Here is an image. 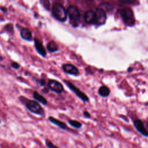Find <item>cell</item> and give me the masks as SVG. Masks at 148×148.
<instances>
[{"label":"cell","instance_id":"26","mask_svg":"<svg viewBox=\"0 0 148 148\" xmlns=\"http://www.w3.org/2000/svg\"><path fill=\"white\" fill-rule=\"evenodd\" d=\"M1 123V119H0V123Z\"/></svg>","mask_w":148,"mask_h":148},{"label":"cell","instance_id":"7","mask_svg":"<svg viewBox=\"0 0 148 148\" xmlns=\"http://www.w3.org/2000/svg\"><path fill=\"white\" fill-rule=\"evenodd\" d=\"M47 86L50 90L57 94H61L64 91V87L62 84L56 80H49Z\"/></svg>","mask_w":148,"mask_h":148},{"label":"cell","instance_id":"6","mask_svg":"<svg viewBox=\"0 0 148 148\" xmlns=\"http://www.w3.org/2000/svg\"><path fill=\"white\" fill-rule=\"evenodd\" d=\"M95 25H102L104 24L106 20V12L102 9L98 8L95 11Z\"/></svg>","mask_w":148,"mask_h":148},{"label":"cell","instance_id":"18","mask_svg":"<svg viewBox=\"0 0 148 148\" xmlns=\"http://www.w3.org/2000/svg\"><path fill=\"white\" fill-rule=\"evenodd\" d=\"M4 31L8 33L13 32V26L12 24H8L4 27Z\"/></svg>","mask_w":148,"mask_h":148},{"label":"cell","instance_id":"10","mask_svg":"<svg viewBox=\"0 0 148 148\" xmlns=\"http://www.w3.org/2000/svg\"><path fill=\"white\" fill-rule=\"evenodd\" d=\"M63 71L68 74L72 75H77L79 73L78 69L72 64H65L62 66Z\"/></svg>","mask_w":148,"mask_h":148},{"label":"cell","instance_id":"25","mask_svg":"<svg viewBox=\"0 0 148 148\" xmlns=\"http://www.w3.org/2000/svg\"><path fill=\"white\" fill-rule=\"evenodd\" d=\"M1 9L2 10H3V12H6V9L5 7H4L3 8H1Z\"/></svg>","mask_w":148,"mask_h":148},{"label":"cell","instance_id":"22","mask_svg":"<svg viewBox=\"0 0 148 148\" xmlns=\"http://www.w3.org/2000/svg\"><path fill=\"white\" fill-rule=\"evenodd\" d=\"M11 66H12V67L13 68L16 69H18V68H20V65H19L18 63H17L16 62H13L11 64Z\"/></svg>","mask_w":148,"mask_h":148},{"label":"cell","instance_id":"2","mask_svg":"<svg viewBox=\"0 0 148 148\" xmlns=\"http://www.w3.org/2000/svg\"><path fill=\"white\" fill-rule=\"evenodd\" d=\"M51 12L54 17L61 22H65L67 18V12L65 8L61 4L55 3L51 8Z\"/></svg>","mask_w":148,"mask_h":148},{"label":"cell","instance_id":"5","mask_svg":"<svg viewBox=\"0 0 148 148\" xmlns=\"http://www.w3.org/2000/svg\"><path fill=\"white\" fill-rule=\"evenodd\" d=\"M65 84L68 86V87L83 101L84 102H88L89 101L88 97L83 92L80 91L77 87H76L73 83L68 81H64Z\"/></svg>","mask_w":148,"mask_h":148},{"label":"cell","instance_id":"3","mask_svg":"<svg viewBox=\"0 0 148 148\" xmlns=\"http://www.w3.org/2000/svg\"><path fill=\"white\" fill-rule=\"evenodd\" d=\"M66 12L71 25L73 27H77L80 19V14L78 8L75 6H69L66 10Z\"/></svg>","mask_w":148,"mask_h":148},{"label":"cell","instance_id":"20","mask_svg":"<svg viewBox=\"0 0 148 148\" xmlns=\"http://www.w3.org/2000/svg\"><path fill=\"white\" fill-rule=\"evenodd\" d=\"M45 144H46V146L48 148H58V147H57V146L54 145L52 142L50 141L48 139L45 140Z\"/></svg>","mask_w":148,"mask_h":148},{"label":"cell","instance_id":"11","mask_svg":"<svg viewBox=\"0 0 148 148\" xmlns=\"http://www.w3.org/2000/svg\"><path fill=\"white\" fill-rule=\"evenodd\" d=\"M84 21L89 24H95V13L92 10L87 11L84 16Z\"/></svg>","mask_w":148,"mask_h":148},{"label":"cell","instance_id":"12","mask_svg":"<svg viewBox=\"0 0 148 148\" xmlns=\"http://www.w3.org/2000/svg\"><path fill=\"white\" fill-rule=\"evenodd\" d=\"M20 36L23 39L25 40L31 41L32 40V32L27 28H23L20 30Z\"/></svg>","mask_w":148,"mask_h":148},{"label":"cell","instance_id":"17","mask_svg":"<svg viewBox=\"0 0 148 148\" xmlns=\"http://www.w3.org/2000/svg\"><path fill=\"white\" fill-rule=\"evenodd\" d=\"M68 123L69 124V125H71L72 127H73L75 128H80L82 126V124L81 123L75 120H69Z\"/></svg>","mask_w":148,"mask_h":148},{"label":"cell","instance_id":"13","mask_svg":"<svg viewBox=\"0 0 148 148\" xmlns=\"http://www.w3.org/2000/svg\"><path fill=\"white\" fill-rule=\"evenodd\" d=\"M48 120L51 123L56 125V126H57L58 127L61 128V130H65L67 128V125L65 123H64V122H62V121L52 117V116L49 117Z\"/></svg>","mask_w":148,"mask_h":148},{"label":"cell","instance_id":"14","mask_svg":"<svg viewBox=\"0 0 148 148\" xmlns=\"http://www.w3.org/2000/svg\"><path fill=\"white\" fill-rule=\"evenodd\" d=\"M32 97L33 98L39 103H40L44 105H46L47 104V99L41 94H40L38 92L35 91L32 93Z\"/></svg>","mask_w":148,"mask_h":148},{"label":"cell","instance_id":"21","mask_svg":"<svg viewBox=\"0 0 148 148\" xmlns=\"http://www.w3.org/2000/svg\"><path fill=\"white\" fill-rule=\"evenodd\" d=\"M120 2L123 3H126V4H132L134 3V2L136 0H119Z\"/></svg>","mask_w":148,"mask_h":148},{"label":"cell","instance_id":"8","mask_svg":"<svg viewBox=\"0 0 148 148\" xmlns=\"http://www.w3.org/2000/svg\"><path fill=\"white\" fill-rule=\"evenodd\" d=\"M134 125L136 130L142 135L145 136H148V132L146 130L143 121L140 119L135 120L134 121Z\"/></svg>","mask_w":148,"mask_h":148},{"label":"cell","instance_id":"1","mask_svg":"<svg viewBox=\"0 0 148 148\" xmlns=\"http://www.w3.org/2000/svg\"><path fill=\"white\" fill-rule=\"evenodd\" d=\"M19 99L24 103L26 108L31 113L40 116H44L45 115L44 109L37 101L27 99L22 96L19 97Z\"/></svg>","mask_w":148,"mask_h":148},{"label":"cell","instance_id":"4","mask_svg":"<svg viewBox=\"0 0 148 148\" xmlns=\"http://www.w3.org/2000/svg\"><path fill=\"white\" fill-rule=\"evenodd\" d=\"M120 14L124 23L128 26H133L135 23L134 13L129 8H123L120 10Z\"/></svg>","mask_w":148,"mask_h":148},{"label":"cell","instance_id":"19","mask_svg":"<svg viewBox=\"0 0 148 148\" xmlns=\"http://www.w3.org/2000/svg\"><path fill=\"white\" fill-rule=\"evenodd\" d=\"M41 4L42 5V6L47 10H50V2L49 0H40Z\"/></svg>","mask_w":148,"mask_h":148},{"label":"cell","instance_id":"23","mask_svg":"<svg viewBox=\"0 0 148 148\" xmlns=\"http://www.w3.org/2000/svg\"><path fill=\"white\" fill-rule=\"evenodd\" d=\"M38 82L41 86H45L46 84V82L44 79H40V80H39Z\"/></svg>","mask_w":148,"mask_h":148},{"label":"cell","instance_id":"15","mask_svg":"<svg viewBox=\"0 0 148 148\" xmlns=\"http://www.w3.org/2000/svg\"><path fill=\"white\" fill-rule=\"evenodd\" d=\"M47 49L50 53H54L58 50V46L54 41L51 40L47 44Z\"/></svg>","mask_w":148,"mask_h":148},{"label":"cell","instance_id":"16","mask_svg":"<svg viewBox=\"0 0 148 148\" xmlns=\"http://www.w3.org/2000/svg\"><path fill=\"white\" fill-rule=\"evenodd\" d=\"M98 94L101 97H106L109 96L110 94V90L108 87H106L105 86H102L99 88Z\"/></svg>","mask_w":148,"mask_h":148},{"label":"cell","instance_id":"9","mask_svg":"<svg viewBox=\"0 0 148 148\" xmlns=\"http://www.w3.org/2000/svg\"><path fill=\"white\" fill-rule=\"evenodd\" d=\"M34 45H35L36 50L38 53V54H39L40 56H42L43 57H46V54H47L46 50L45 47L43 46L42 42L40 40H39V39L35 38H34Z\"/></svg>","mask_w":148,"mask_h":148},{"label":"cell","instance_id":"27","mask_svg":"<svg viewBox=\"0 0 148 148\" xmlns=\"http://www.w3.org/2000/svg\"><path fill=\"white\" fill-rule=\"evenodd\" d=\"M88 1H91V0H88Z\"/></svg>","mask_w":148,"mask_h":148},{"label":"cell","instance_id":"24","mask_svg":"<svg viewBox=\"0 0 148 148\" xmlns=\"http://www.w3.org/2000/svg\"><path fill=\"white\" fill-rule=\"evenodd\" d=\"M83 114L86 118H90L91 117V114L87 111H84Z\"/></svg>","mask_w":148,"mask_h":148}]
</instances>
